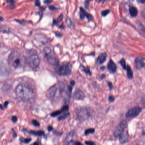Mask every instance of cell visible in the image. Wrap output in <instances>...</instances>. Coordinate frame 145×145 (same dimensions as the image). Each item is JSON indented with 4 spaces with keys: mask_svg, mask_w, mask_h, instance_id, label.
Segmentation results:
<instances>
[{
    "mask_svg": "<svg viewBox=\"0 0 145 145\" xmlns=\"http://www.w3.org/2000/svg\"><path fill=\"white\" fill-rule=\"evenodd\" d=\"M15 21L17 22L19 24H21V25H25L27 23V22L26 21H20V20H15Z\"/></svg>",
    "mask_w": 145,
    "mask_h": 145,
    "instance_id": "cell-32",
    "label": "cell"
},
{
    "mask_svg": "<svg viewBox=\"0 0 145 145\" xmlns=\"http://www.w3.org/2000/svg\"><path fill=\"white\" fill-rule=\"evenodd\" d=\"M136 0L138 3H142V4H144L145 3V0Z\"/></svg>",
    "mask_w": 145,
    "mask_h": 145,
    "instance_id": "cell-43",
    "label": "cell"
},
{
    "mask_svg": "<svg viewBox=\"0 0 145 145\" xmlns=\"http://www.w3.org/2000/svg\"><path fill=\"white\" fill-rule=\"evenodd\" d=\"M93 112L92 108L87 106L78 107L75 109L77 118L81 122L88 120L92 116Z\"/></svg>",
    "mask_w": 145,
    "mask_h": 145,
    "instance_id": "cell-3",
    "label": "cell"
},
{
    "mask_svg": "<svg viewBox=\"0 0 145 145\" xmlns=\"http://www.w3.org/2000/svg\"><path fill=\"white\" fill-rule=\"evenodd\" d=\"M82 144L81 143H80V142H78V141H75V142L74 143L73 145H81Z\"/></svg>",
    "mask_w": 145,
    "mask_h": 145,
    "instance_id": "cell-45",
    "label": "cell"
},
{
    "mask_svg": "<svg viewBox=\"0 0 145 145\" xmlns=\"http://www.w3.org/2000/svg\"><path fill=\"white\" fill-rule=\"evenodd\" d=\"M47 129H48V131H49V132L52 131L53 130V127L51 126H48V127H47Z\"/></svg>",
    "mask_w": 145,
    "mask_h": 145,
    "instance_id": "cell-46",
    "label": "cell"
},
{
    "mask_svg": "<svg viewBox=\"0 0 145 145\" xmlns=\"http://www.w3.org/2000/svg\"><path fill=\"white\" fill-rule=\"evenodd\" d=\"M142 109L138 106L133 107L128 111L125 117L127 118H133L137 117L142 112Z\"/></svg>",
    "mask_w": 145,
    "mask_h": 145,
    "instance_id": "cell-8",
    "label": "cell"
},
{
    "mask_svg": "<svg viewBox=\"0 0 145 145\" xmlns=\"http://www.w3.org/2000/svg\"><path fill=\"white\" fill-rule=\"evenodd\" d=\"M69 115H70V113L69 112H66V113H64V115L58 117V120L61 121L62 120H65L67 118H68L69 116Z\"/></svg>",
    "mask_w": 145,
    "mask_h": 145,
    "instance_id": "cell-23",
    "label": "cell"
},
{
    "mask_svg": "<svg viewBox=\"0 0 145 145\" xmlns=\"http://www.w3.org/2000/svg\"><path fill=\"white\" fill-rule=\"evenodd\" d=\"M55 35H56L57 37H59V38L61 37L62 36V35L60 32H55Z\"/></svg>",
    "mask_w": 145,
    "mask_h": 145,
    "instance_id": "cell-42",
    "label": "cell"
},
{
    "mask_svg": "<svg viewBox=\"0 0 145 145\" xmlns=\"http://www.w3.org/2000/svg\"><path fill=\"white\" fill-rule=\"evenodd\" d=\"M57 89H58V88L57 85H54V86H52L51 88L48 90V92H47L48 97L51 99H54L56 96V94L57 92Z\"/></svg>",
    "mask_w": 145,
    "mask_h": 145,
    "instance_id": "cell-15",
    "label": "cell"
},
{
    "mask_svg": "<svg viewBox=\"0 0 145 145\" xmlns=\"http://www.w3.org/2000/svg\"><path fill=\"white\" fill-rule=\"evenodd\" d=\"M108 99L109 101L110 102H111V103H112V102H114L115 101V97H114L113 96H109V97H108Z\"/></svg>",
    "mask_w": 145,
    "mask_h": 145,
    "instance_id": "cell-33",
    "label": "cell"
},
{
    "mask_svg": "<svg viewBox=\"0 0 145 145\" xmlns=\"http://www.w3.org/2000/svg\"><path fill=\"white\" fill-rule=\"evenodd\" d=\"M8 104H9V102L6 101V102H5V103H4V105H3L4 108H6V107H7V105H8Z\"/></svg>",
    "mask_w": 145,
    "mask_h": 145,
    "instance_id": "cell-47",
    "label": "cell"
},
{
    "mask_svg": "<svg viewBox=\"0 0 145 145\" xmlns=\"http://www.w3.org/2000/svg\"><path fill=\"white\" fill-rule=\"evenodd\" d=\"M95 132V129H86V131H85L84 134L85 135H88L90 134H93Z\"/></svg>",
    "mask_w": 145,
    "mask_h": 145,
    "instance_id": "cell-27",
    "label": "cell"
},
{
    "mask_svg": "<svg viewBox=\"0 0 145 145\" xmlns=\"http://www.w3.org/2000/svg\"><path fill=\"white\" fill-rule=\"evenodd\" d=\"M72 66L70 63L65 62L57 64L55 66V70L58 75L61 76H68L72 72Z\"/></svg>",
    "mask_w": 145,
    "mask_h": 145,
    "instance_id": "cell-5",
    "label": "cell"
},
{
    "mask_svg": "<svg viewBox=\"0 0 145 145\" xmlns=\"http://www.w3.org/2000/svg\"><path fill=\"white\" fill-rule=\"evenodd\" d=\"M54 133L55 135H56L57 136H61L63 134V132H57V131H55Z\"/></svg>",
    "mask_w": 145,
    "mask_h": 145,
    "instance_id": "cell-38",
    "label": "cell"
},
{
    "mask_svg": "<svg viewBox=\"0 0 145 145\" xmlns=\"http://www.w3.org/2000/svg\"><path fill=\"white\" fill-rule=\"evenodd\" d=\"M69 105H64L60 110V112H61V114L62 113H65V112H67L69 110Z\"/></svg>",
    "mask_w": 145,
    "mask_h": 145,
    "instance_id": "cell-26",
    "label": "cell"
},
{
    "mask_svg": "<svg viewBox=\"0 0 145 145\" xmlns=\"http://www.w3.org/2000/svg\"><path fill=\"white\" fill-rule=\"evenodd\" d=\"M8 64L14 69L20 67L22 62L21 54L16 51H12L8 56Z\"/></svg>",
    "mask_w": 145,
    "mask_h": 145,
    "instance_id": "cell-4",
    "label": "cell"
},
{
    "mask_svg": "<svg viewBox=\"0 0 145 145\" xmlns=\"http://www.w3.org/2000/svg\"><path fill=\"white\" fill-rule=\"evenodd\" d=\"M43 54L47 62L51 65L56 66L59 64V61L56 54L49 47H46L44 48L43 50Z\"/></svg>",
    "mask_w": 145,
    "mask_h": 145,
    "instance_id": "cell-6",
    "label": "cell"
},
{
    "mask_svg": "<svg viewBox=\"0 0 145 145\" xmlns=\"http://www.w3.org/2000/svg\"><path fill=\"white\" fill-rule=\"evenodd\" d=\"M12 120L13 123H16L18 120V118L15 116H13L12 117Z\"/></svg>",
    "mask_w": 145,
    "mask_h": 145,
    "instance_id": "cell-37",
    "label": "cell"
},
{
    "mask_svg": "<svg viewBox=\"0 0 145 145\" xmlns=\"http://www.w3.org/2000/svg\"><path fill=\"white\" fill-rule=\"evenodd\" d=\"M79 15H80V19L81 20L84 19L86 17L89 22L94 21V18L92 15L86 11L82 7H80V8Z\"/></svg>",
    "mask_w": 145,
    "mask_h": 145,
    "instance_id": "cell-11",
    "label": "cell"
},
{
    "mask_svg": "<svg viewBox=\"0 0 145 145\" xmlns=\"http://www.w3.org/2000/svg\"><path fill=\"white\" fill-rule=\"evenodd\" d=\"M90 1V0H86L84 2V5L85 8L86 9H88L89 5V2Z\"/></svg>",
    "mask_w": 145,
    "mask_h": 145,
    "instance_id": "cell-35",
    "label": "cell"
},
{
    "mask_svg": "<svg viewBox=\"0 0 145 145\" xmlns=\"http://www.w3.org/2000/svg\"><path fill=\"white\" fill-rule=\"evenodd\" d=\"M61 112L60 111H57L55 112H53L51 114V116L52 117H55L59 115H61Z\"/></svg>",
    "mask_w": 145,
    "mask_h": 145,
    "instance_id": "cell-29",
    "label": "cell"
},
{
    "mask_svg": "<svg viewBox=\"0 0 145 145\" xmlns=\"http://www.w3.org/2000/svg\"><path fill=\"white\" fill-rule=\"evenodd\" d=\"M3 20H4V19H3V18H2L0 16V21H3Z\"/></svg>",
    "mask_w": 145,
    "mask_h": 145,
    "instance_id": "cell-53",
    "label": "cell"
},
{
    "mask_svg": "<svg viewBox=\"0 0 145 145\" xmlns=\"http://www.w3.org/2000/svg\"><path fill=\"white\" fill-rule=\"evenodd\" d=\"M10 73V68L3 60L0 59V77L7 76Z\"/></svg>",
    "mask_w": 145,
    "mask_h": 145,
    "instance_id": "cell-9",
    "label": "cell"
},
{
    "mask_svg": "<svg viewBox=\"0 0 145 145\" xmlns=\"http://www.w3.org/2000/svg\"><path fill=\"white\" fill-rule=\"evenodd\" d=\"M16 95L21 100L28 102L31 100L33 96V92L32 89L26 85H18L15 89Z\"/></svg>",
    "mask_w": 145,
    "mask_h": 145,
    "instance_id": "cell-1",
    "label": "cell"
},
{
    "mask_svg": "<svg viewBox=\"0 0 145 145\" xmlns=\"http://www.w3.org/2000/svg\"><path fill=\"white\" fill-rule=\"evenodd\" d=\"M107 54L106 53H103L99 55L97 59V63L98 65H101L105 62L106 60Z\"/></svg>",
    "mask_w": 145,
    "mask_h": 145,
    "instance_id": "cell-17",
    "label": "cell"
},
{
    "mask_svg": "<svg viewBox=\"0 0 145 145\" xmlns=\"http://www.w3.org/2000/svg\"><path fill=\"white\" fill-rule=\"evenodd\" d=\"M29 133L33 134L34 135L38 136H41L44 134V132L43 131H33L31 130L29 132Z\"/></svg>",
    "mask_w": 145,
    "mask_h": 145,
    "instance_id": "cell-21",
    "label": "cell"
},
{
    "mask_svg": "<svg viewBox=\"0 0 145 145\" xmlns=\"http://www.w3.org/2000/svg\"><path fill=\"white\" fill-rule=\"evenodd\" d=\"M106 0H96V2H97L98 3H101V2H102V3H104V2Z\"/></svg>",
    "mask_w": 145,
    "mask_h": 145,
    "instance_id": "cell-48",
    "label": "cell"
},
{
    "mask_svg": "<svg viewBox=\"0 0 145 145\" xmlns=\"http://www.w3.org/2000/svg\"><path fill=\"white\" fill-rule=\"evenodd\" d=\"M84 94L81 90L79 89H75L74 94V98L75 100L81 101L84 99Z\"/></svg>",
    "mask_w": 145,
    "mask_h": 145,
    "instance_id": "cell-13",
    "label": "cell"
},
{
    "mask_svg": "<svg viewBox=\"0 0 145 145\" xmlns=\"http://www.w3.org/2000/svg\"><path fill=\"white\" fill-rule=\"evenodd\" d=\"M129 13L131 17L135 18L138 14V10L134 6H131L129 9Z\"/></svg>",
    "mask_w": 145,
    "mask_h": 145,
    "instance_id": "cell-18",
    "label": "cell"
},
{
    "mask_svg": "<svg viewBox=\"0 0 145 145\" xmlns=\"http://www.w3.org/2000/svg\"><path fill=\"white\" fill-rule=\"evenodd\" d=\"M80 68H81V70L83 71L87 75H89V76H91L92 74V72L90 71V69L89 66H80Z\"/></svg>",
    "mask_w": 145,
    "mask_h": 145,
    "instance_id": "cell-19",
    "label": "cell"
},
{
    "mask_svg": "<svg viewBox=\"0 0 145 145\" xmlns=\"http://www.w3.org/2000/svg\"><path fill=\"white\" fill-rule=\"evenodd\" d=\"M118 63L122 66L123 69H126V60L124 58L121 59Z\"/></svg>",
    "mask_w": 145,
    "mask_h": 145,
    "instance_id": "cell-25",
    "label": "cell"
},
{
    "mask_svg": "<svg viewBox=\"0 0 145 145\" xmlns=\"http://www.w3.org/2000/svg\"><path fill=\"white\" fill-rule=\"evenodd\" d=\"M49 9L52 10V11H54V10H57V8L55 7H54V6H50L49 7Z\"/></svg>",
    "mask_w": 145,
    "mask_h": 145,
    "instance_id": "cell-39",
    "label": "cell"
},
{
    "mask_svg": "<svg viewBox=\"0 0 145 145\" xmlns=\"http://www.w3.org/2000/svg\"><path fill=\"white\" fill-rule=\"evenodd\" d=\"M145 58L142 57H136L134 60V64L136 69H141L145 67Z\"/></svg>",
    "mask_w": 145,
    "mask_h": 145,
    "instance_id": "cell-12",
    "label": "cell"
},
{
    "mask_svg": "<svg viewBox=\"0 0 145 145\" xmlns=\"http://www.w3.org/2000/svg\"><path fill=\"white\" fill-rule=\"evenodd\" d=\"M119 137V142L120 144H126L127 143L129 140V134L128 133V132L123 133V134H121L120 135Z\"/></svg>",
    "mask_w": 145,
    "mask_h": 145,
    "instance_id": "cell-16",
    "label": "cell"
},
{
    "mask_svg": "<svg viewBox=\"0 0 145 145\" xmlns=\"http://www.w3.org/2000/svg\"><path fill=\"white\" fill-rule=\"evenodd\" d=\"M110 10H103L101 12V14L102 15V16L105 17V16H107V15L110 13Z\"/></svg>",
    "mask_w": 145,
    "mask_h": 145,
    "instance_id": "cell-28",
    "label": "cell"
},
{
    "mask_svg": "<svg viewBox=\"0 0 145 145\" xmlns=\"http://www.w3.org/2000/svg\"><path fill=\"white\" fill-rule=\"evenodd\" d=\"M63 19V14H61L60 16L57 18V19H54L53 21V24L54 25H57L62 21Z\"/></svg>",
    "mask_w": 145,
    "mask_h": 145,
    "instance_id": "cell-22",
    "label": "cell"
},
{
    "mask_svg": "<svg viewBox=\"0 0 145 145\" xmlns=\"http://www.w3.org/2000/svg\"><path fill=\"white\" fill-rule=\"evenodd\" d=\"M13 137H17V134H16V132H15V131H13Z\"/></svg>",
    "mask_w": 145,
    "mask_h": 145,
    "instance_id": "cell-50",
    "label": "cell"
},
{
    "mask_svg": "<svg viewBox=\"0 0 145 145\" xmlns=\"http://www.w3.org/2000/svg\"><path fill=\"white\" fill-rule=\"evenodd\" d=\"M0 108L2 109V110H3L4 109V107H3V105H2V104H0Z\"/></svg>",
    "mask_w": 145,
    "mask_h": 145,
    "instance_id": "cell-52",
    "label": "cell"
},
{
    "mask_svg": "<svg viewBox=\"0 0 145 145\" xmlns=\"http://www.w3.org/2000/svg\"><path fill=\"white\" fill-rule=\"evenodd\" d=\"M107 69L110 73L113 74L116 72L117 70V66L112 59H110L107 64Z\"/></svg>",
    "mask_w": 145,
    "mask_h": 145,
    "instance_id": "cell-14",
    "label": "cell"
},
{
    "mask_svg": "<svg viewBox=\"0 0 145 145\" xmlns=\"http://www.w3.org/2000/svg\"><path fill=\"white\" fill-rule=\"evenodd\" d=\"M32 140V139L31 138H26V139H21V142L22 143H24L25 144H28Z\"/></svg>",
    "mask_w": 145,
    "mask_h": 145,
    "instance_id": "cell-30",
    "label": "cell"
},
{
    "mask_svg": "<svg viewBox=\"0 0 145 145\" xmlns=\"http://www.w3.org/2000/svg\"><path fill=\"white\" fill-rule=\"evenodd\" d=\"M35 6H40V0H36L35 2Z\"/></svg>",
    "mask_w": 145,
    "mask_h": 145,
    "instance_id": "cell-41",
    "label": "cell"
},
{
    "mask_svg": "<svg viewBox=\"0 0 145 145\" xmlns=\"http://www.w3.org/2000/svg\"><path fill=\"white\" fill-rule=\"evenodd\" d=\"M105 69V66H102L101 67V70H102V71H104V69Z\"/></svg>",
    "mask_w": 145,
    "mask_h": 145,
    "instance_id": "cell-51",
    "label": "cell"
},
{
    "mask_svg": "<svg viewBox=\"0 0 145 145\" xmlns=\"http://www.w3.org/2000/svg\"><path fill=\"white\" fill-rule=\"evenodd\" d=\"M75 80H72L71 81H70V85L72 86H74L75 85Z\"/></svg>",
    "mask_w": 145,
    "mask_h": 145,
    "instance_id": "cell-44",
    "label": "cell"
},
{
    "mask_svg": "<svg viewBox=\"0 0 145 145\" xmlns=\"http://www.w3.org/2000/svg\"><path fill=\"white\" fill-rule=\"evenodd\" d=\"M128 123L126 120H123L117 126L114 131V135L115 137H119L124 132L125 129L127 127Z\"/></svg>",
    "mask_w": 145,
    "mask_h": 145,
    "instance_id": "cell-7",
    "label": "cell"
},
{
    "mask_svg": "<svg viewBox=\"0 0 145 145\" xmlns=\"http://www.w3.org/2000/svg\"><path fill=\"white\" fill-rule=\"evenodd\" d=\"M53 2V0H44L43 3L45 4H49Z\"/></svg>",
    "mask_w": 145,
    "mask_h": 145,
    "instance_id": "cell-40",
    "label": "cell"
},
{
    "mask_svg": "<svg viewBox=\"0 0 145 145\" xmlns=\"http://www.w3.org/2000/svg\"></svg>",
    "mask_w": 145,
    "mask_h": 145,
    "instance_id": "cell-54",
    "label": "cell"
},
{
    "mask_svg": "<svg viewBox=\"0 0 145 145\" xmlns=\"http://www.w3.org/2000/svg\"><path fill=\"white\" fill-rule=\"evenodd\" d=\"M25 60L28 64L32 69H37L40 65V58L36 51L34 50L27 51Z\"/></svg>",
    "mask_w": 145,
    "mask_h": 145,
    "instance_id": "cell-2",
    "label": "cell"
},
{
    "mask_svg": "<svg viewBox=\"0 0 145 145\" xmlns=\"http://www.w3.org/2000/svg\"><path fill=\"white\" fill-rule=\"evenodd\" d=\"M126 70L127 71V76L128 78L129 79H132L133 77V72L131 69V67L129 65L126 66Z\"/></svg>",
    "mask_w": 145,
    "mask_h": 145,
    "instance_id": "cell-20",
    "label": "cell"
},
{
    "mask_svg": "<svg viewBox=\"0 0 145 145\" xmlns=\"http://www.w3.org/2000/svg\"><path fill=\"white\" fill-rule=\"evenodd\" d=\"M0 32L4 33H8L10 32V29L7 27L3 26L2 27H0Z\"/></svg>",
    "mask_w": 145,
    "mask_h": 145,
    "instance_id": "cell-24",
    "label": "cell"
},
{
    "mask_svg": "<svg viewBox=\"0 0 145 145\" xmlns=\"http://www.w3.org/2000/svg\"><path fill=\"white\" fill-rule=\"evenodd\" d=\"M108 87L111 90H112L114 88L113 85L112 84V82H108Z\"/></svg>",
    "mask_w": 145,
    "mask_h": 145,
    "instance_id": "cell-34",
    "label": "cell"
},
{
    "mask_svg": "<svg viewBox=\"0 0 145 145\" xmlns=\"http://www.w3.org/2000/svg\"><path fill=\"white\" fill-rule=\"evenodd\" d=\"M32 123L35 126H40V123L36 120H32Z\"/></svg>",
    "mask_w": 145,
    "mask_h": 145,
    "instance_id": "cell-31",
    "label": "cell"
},
{
    "mask_svg": "<svg viewBox=\"0 0 145 145\" xmlns=\"http://www.w3.org/2000/svg\"><path fill=\"white\" fill-rule=\"evenodd\" d=\"M85 144H86V145H95V144L94 143V142H92V141H86L85 142Z\"/></svg>",
    "mask_w": 145,
    "mask_h": 145,
    "instance_id": "cell-36",
    "label": "cell"
},
{
    "mask_svg": "<svg viewBox=\"0 0 145 145\" xmlns=\"http://www.w3.org/2000/svg\"><path fill=\"white\" fill-rule=\"evenodd\" d=\"M105 74H103L101 76V79H104V78H105Z\"/></svg>",
    "mask_w": 145,
    "mask_h": 145,
    "instance_id": "cell-49",
    "label": "cell"
},
{
    "mask_svg": "<svg viewBox=\"0 0 145 145\" xmlns=\"http://www.w3.org/2000/svg\"><path fill=\"white\" fill-rule=\"evenodd\" d=\"M77 137L76 133L75 131H71L67 134L64 140V144L66 145L73 144L75 142V140Z\"/></svg>",
    "mask_w": 145,
    "mask_h": 145,
    "instance_id": "cell-10",
    "label": "cell"
}]
</instances>
